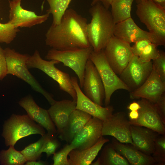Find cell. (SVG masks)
Segmentation results:
<instances>
[{
	"mask_svg": "<svg viewBox=\"0 0 165 165\" xmlns=\"http://www.w3.org/2000/svg\"><path fill=\"white\" fill-rule=\"evenodd\" d=\"M19 31L18 28L8 22L5 24L0 23V43H10Z\"/></svg>",
	"mask_w": 165,
	"mask_h": 165,
	"instance_id": "30",
	"label": "cell"
},
{
	"mask_svg": "<svg viewBox=\"0 0 165 165\" xmlns=\"http://www.w3.org/2000/svg\"><path fill=\"white\" fill-rule=\"evenodd\" d=\"M129 120H134L137 119L139 116L138 111H130L128 114Z\"/></svg>",
	"mask_w": 165,
	"mask_h": 165,
	"instance_id": "42",
	"label": "cell"
},
{
	"mask_svg": "<svg viewBox=\"0 0 165 165\" xmlns=\"http://www.w3.org/2000/svg\"><path fill=\"white\" fill-rule=\"evenodd\" d=\"M153 104L161 121L165 125V92L163 94L158 101Z\"/></svg>",
	"mask_w": 165,
	"mask_h": 165,
	"instance_id": "36",
	"label": "cell"
},
{
	"mask_svg": "<svg viewBox=\"0 0 165 165\" xmlns=\"http://www.w3.org/2000/svg\"><path fill=\"white\" fill-rule=\"evenodd\" d=\"M141 106L139 116L134 120H129L131 125L145 127L160 135L165 134V125L156 111L153 103L141 98L138 101Z\"/></svg>",
	"mask_w": 165,
	"mask_h": 165,
	"instance_id": "17",
	"label": "cell"
},
{
	"mask_svg": "<svg viewBox=\"0 0 165 165\" xmlns=\"http://www.w3.org/2000/svg\"><path fill=\"white\" fill-rule=\"evenodd\" d=\"M114 35L129 44L143 39H148L158 46L160 42L148 31L144 30L135 23L131 17L115 24Z\"/></svg>",
	"mask_w": 165,
	"mask_h": 165,
	"instance_id": "15",
	"label": "cell"
},
{
	"mask_svg": "<svg viewBox=\"0 0 165 165\" xmlns=\"http://www.w3.org/2000/svg\"><path fill=\"white\" fill-rule=\"evenodd\" d=\"M92 165H129L126 159L114 148L111 143L103 148L100 156Z\"/></svg>",
	"mask_w": 165,
	"mask_h": 165,
	"instance_id": "25",
	"label": "cell"
},
{
	"mask_svg": "<svg viewBox=\"0 0 165 165\" xmlns=\"http://www.w3.org/2000/svg\"><path fill=\"white\" fill-rule=\"evenodd\" d=\"M114 0H92L91 5L93 6L98 2H101L106 9H109L111 4Z\"/></svg>",
	"mask_w": 165,
	"mask_h": 165,
	"instance_id": "39",
	"label": "cell"
},
{
	"mask_svg": "<svg viewBox=\"0 0 165 165\" xmlns=\"http://www.w3.org/2000/svg\"><path fill=\"white\" fill-rule=\"evenodd\" d=\"M92 116L79 110L75 109L70 115L66 125L59 134V138L67 144L71 143L75 136Z\"/></svg>",
	"mask_w": 165,
	"mask_h": 165,
	"instance_id": "23",
	"label": "cell"
},
{
	"mask_svg": "<svg viewBox=\"0 0 165 165\" xmlns=\"http://www.w3.org/2000/svg\"><path fill=\"white\" fill-rule=\"evenodd\" d=\"M160 135L155 140L152 156L156 164L163 165L165 163V135Z\"/></svg>",
	"mask_w": 165,
	"mask_h": 165,
	"instance_id": "31",
	"label": "cell"
},
{
	"mask_svg": "<svg viewBox=\"0 0 165 165\" xmlns=\"http://www.w3.org/2000/svg\"><path fill=\"white\" fill-rule=\"evenodd\" d=\"M69 144H67L60 150L53 155V165H70L68 156L72 150Z\"/></svg>",
	"mask_w": 165,
	"mask_h": 165,
	"instance_id": "33",
	"label": "cell"
},
{
	"mask_svg": "<svg viewBox=\"0 0 165 165\" xmlns=\"http://www.w3.org/2000/svg\"><path fill=\"white\" fill-rule=\"evenodd\" d=\"M82 88L88 98L100 105H103L105 97L103 84L96 67L89 59L85 68Z\"/></svg>",
	"mask_w": 165,
	"mask_h": 165,
	"instance_id": "12",
	"label": "cell"
},
{
	"mask_svg": "<svg viewBox=\"0 0 165 165\" xmlns=\"http://www.w3.org/2000/svg\"><path fill=\"white\" fill-rule=\"evenodd\" d=\"M89 59L93 63L100 75L105 90V106L109 105L111 97L116 91L122 89L130 92V89L115 72L108 64L104 50L98 52L93 50Z\"/></svg>",
	"mask_w": 165,
	"mask_h": 165,
	"instance_id": "8",
	"label": "cell"
},
{
	"mask_svg": "<svg viewBox=\"0 0 165 165\" xmlns=\"http://www.w3.org/2000/svg\"><path fill=\"white\" fill-rule=\"evenodd\" d=\"M111 144L114 149L125 158L130 164L152 165L156 163L152 156L146 154L129 144L120 142L114 138Z\"/></svg>",
	"mask_w": 165,
	"mask_h": 165,
	"instance_id": "22",
	"label": "cell"
},
{
	"mask_svg": "<svg viewBox=\"0 0 165 165\" xmlns=\"http://www.w3.org/2000/svg\"><path fill=\"white\" fill-rule=\"evenodd\" d=\"M86 19L72 8L68 9L60 23L51 25L45 35L46 44L52 48L65 50L91 46L86 31Z\"/></svg>",
	"mask_w": 165,
	"mask_h": 165,
	"instance_id": "1",
	"label": "cell"
},
{
	"mask_svg": "<svg viewBox=\"0 0 165 165\" xmlns=\"http://www.w3.org/2000/svg\"><path fill=\"white\" fill-rule=\"evenodd\" d=\"M158 46L152 42L149 44L143 50L138 58L143 62L152 61L159 56L160 51L157 49Z\"/></svg>",
	"mask_w": 165,
	"mask_h": 165,
	"instance_id": "32",
	"label": "cell"
},
{
	"mask_svg": "<svg viewBox=\"0 0 165 165\" xmlns=\"http://www.w3.org/2000/svg\"><path fill=\"white\" fill-rule=\"evenodd\" d=\"M136 13L149 32L165 45V8L151 0H136Z\"/></svg>",
	"mask_w": 165,
	"mask_h": 165,
	"instance_id": "3",
	"label": "cell"
},
{
	"mask_svg": "<svg viewBox=\"0 0 165 165\" xmlns=\"http://www.w3.org/2000/svg\"><path fill=\"white\" fill-rule=\"evenodd\" d=\"M153 68L161 80L165 83V53L160 51L158 57L152 61Z\"/></svg>",
	"mask_w": 165,
	"mask_h": 165,
	"instance_id": "34",
	"label": "cell"
},
{
	"mask_svg": "<svg viewBox=\"0 0 165 165\" xmlns=\"http://www.w3.org/2000/svg\"><path fill=\"white\" fill-rule=\"evenodd\" d=\"M89 12L91 20L87 24L86 33L93 51L98 52L104 49L114 35L115 24L111 11L100 2L92 6Z\"/></svg>",
	"mask_w": 165,
	"mask_h": 165,
	"instance_id": "2",
	"label": "cell"
},
{
	"mask_svg": "<svg viewBox=\"0 0 165 165\" xmlns=\"http://www.w3.org/2000/svg\"><path fill=\"white\" fill-rule=\"evenodd\" d=\"M19 104L26 111L29 118L45 129L47 133L54 136L57 134L55 124L48 110L38 106L31 95H27L22 98Z\"/></svg>",
	"mask_w": 165,
	"mask_h": 165,
	"instance_id": "19",
	"label": "cell"
},
{
	"mask_svg": "<svg viewBox=\"0 0 165 165\" xmlns=\"http://www.w3.org/2000/svg\"><path fill=\"white\" fill-rule=\"evenodd\" d=\"M76 101L63 100L56 101L47 110L49 115L57 128L59 134L66 125L72 113L76 109Z\"/></svg>",
	"mask_w": 165,
	"mask_h": 165,
	"instance_id": "21",
	"label": "cell"
},
{
	"mask_svg": "<svg viewBox=\"0 0 165 165\" xmlns=\"http://www.w3.org/2000/svg\"><path fill=\"white\" fill-rule=\"evenodd\" d=\"M127 108L130 111H138L141 108V106L138 102L134 101L130 104Z\"/></svg>",
	"mask_w": 165,
	"mask_h": 165,
	"instance_id": "40",
	"label": "cell"
},
{
	"mask_svg": "<svg viewBox=\"0 0 165 165\" xmlns=\"http://www.w3.org/2000/svg\"><path fill=\"white\" fill-rule=\"evenodd\" d=\"M130 130L133 146L143 153L151 156L155 140L160 134L148 128L132 125Z\"/></svg>",
	"mask_w": 165,
	"mask_h": 165,
	"instance_id": "20",
	"label": "cell"
},
{
	"mask_svg": "<svg viewBox=\"0 0 165 165\" xmlns=\"http://www.w3.org/2000/svg\"><path fill=\"white\" fill-rule=\"evenodd\" d=\"M102 125L103 121L92 117L69 144L72 149H85L95 144L103 136Z\"/></svg>",
	"mask_w": 165,
	"mask_h": 165,
	"instance_id": "13",
	"label": "cell"
},
{
	"mask_svg": "<svg viewBox=\"0 0 165 165\" xmlns=\"http://www.w3.org/2000/svg\"><path fill=\"white\" fill-rule=\"evenodd\" d=\"M93 50L91 46L61 50L51 48L45 58L49 60L57 61L72 70L78 77L80 88H82L86 66Z\"/></svg>",
	"mask_w": 165,
	"mask_h": 165,
	"instance_id": "6",
	"label": "cell"
},
{
	"mask_svg": "<svg viewBox=\"0 0 165 165\" xmlns=\"http://www.w3.org/2000/svg\"><path fill=\"white\" fill-rule=\"evenodd\" d=\"M131 47L113 35L103 50L108 64L117 75L121 73L133 56Z\"/></svg>",
	"mask_w": 165,
	"mask_h": 165,
	"instance_id": "9",
	"label": "cell"
},
{
	"mask_svg": "<svg viewBox=\"0 0 165 165\" xmlns=\"http://www.w3.org/2000/svg\"><path fill=\"white\" fill-rule=\"evenodd\" d=\"M59 63L57 60L43 59L38 51L35 50L32 55L29 56L26 64L28 68H36L44 72L58 84L60 90L68 94L73 100L76 101V93L72 84L71 77L55 66V64Z\"/></svg>",
	"mask_w": 165,
	"mask_h": 165,
	"instance_id": "7",
	"label": "cell"
},
{
	"mask_svg": "<svg viewBox=\"0 0 165 165\" xmlns=\"http://www.w3.org/2000/svg\"><path fill=\"white\" fill-rule=\"evenodd\" d=\"M45 134L44 128L27 115L13 114L4 123L2 135L6 146H14L20 139L30 135Z\"/></svg>",
	"mask_w": 165,
	"mask_h": 165,
	"instance_id": "5",
	"label": "cell"
},
{
	"mask_svg": "<svg viewBox=\"0 0 165 165\" xmlns=\"http://www.w3.org/2000/svg\"><path fill=\"white\" fill-rule=\"evenodd\" d=\"M7 150L0 152V163L2 165H22L27 161L24 156L16 150L14 146H9Z\"/></svg>",
	"mask_w": 165,
	"mask_h": 165,
	"instance_id": "27",
	"label": "cell"
},
{
	"mask_svg": "<svg viewBox=\"0 0 165 165\" xmlns=\"http://www.w3.org/2000/svg\"><path fill=\"white\" fill-rule=\"evenodd\" d=\"M7 67L5 52L0 46V80H2L7 75Z\"/></svg>",
	"mask_w": 165,
	"mask_h": 165,
	"instance_id": "38",
	"label": "cell"
},
{
	"mask_svg": "<svg viewBox=\"0 0 165 165\" xmlns=\"http://www.w3.org/2000/svg\"><path fill=\"white\" fill-rule=\"evenodd\" d=\"M21 0L9 1L10 9L9 22L17 28H31L41 24L48 19L50 14L47 13L41 15H38L34 12L23 8L21 5Z\"/></svg>",
	"mask_w": 165,
	"mask_h": 165,
	"instance_id": "14",
	"label": "cell"
},
{
	"mask_svg": "<svg viewBox=\"0 0 165 165\" xmlns=\"http://www.w3.org/2000/svg\"><path fill=\"white\" fill-rule=\"evenodd\" d=\"M28 161L25 163L26 165H46L48 164V163L45 161L39 160L38 161Z\"/></svg>",
	"mask_w": 165,
	"mask_h": 165,
	"instance_id": "41",
	"label": "cell"
},
{
	"mask_svg": "<svg viewBox=\"0 0 165 165\" xmlns=\"http://www.w3.org/2000/svg\"><path fill=\"white\" fill-rule=\"evenodd\" d=\"M153 2L165 8V0H151Z\"/></svg>",
	"mask_w": 165,
	"mask_h": 165,
	"instance_id": "43",
	"label": "cell"
},
{
	"mask_svg": "<svg viewBox=\"0 0 165 165\" xmlns=\"http://www.w3.org/2000/svg\"></svg>",
	"mask_w": 165,
	"mask_h": 165,
	"instance_id": "44",
	"label": "cell"
},
{
	"mask_svg": "<svg viewBox=\"0 0 165 165\" xmlns=\"http://www.w3.org/2000/svg\"><path fill=\"white\" fill-rule=\"evenodd\" d=\"M134 0L113 1L111 5V12L115 24L131 17L132 6Z\"/></svg>",
	"mask_w": 165,
	"mask_h": 165,
	"instance_id": "26",
	"label": "cell"
},
{
	"mask_svg": "<svg viewBox=\"0 0 165 165\" xmlns=\"http://www.w3.org/2000/svg\"><path fill=\"white\" fill-rule=\"evenodd\" d=\"M71 81L77 95L76 109L85 112L103 121L112 114L114 110L112 106L109 105L103 107L96 104L88 98L82 92L76 77H71Z\"/></svg>",
	"mask_w": 165,
	"mask_h": 165,
	"instance_id": "16",
	"label": "cell"
},
{
	"mask_svg": "<svg viewBox=\"0 0 165 165\" xmlns=\"http://www.w3.org/2000/svg\"><path fill=\"white\" fill-rule=\"evenodd\" d=\"M151 42H152L149 39H143L134 43L131 47L133 54L138 57L144 49Z\"/></svg>",
	"mask_w": 165,
	"mask_h": 165,
	"instance_id": "37",
	"label": "cell"
},
{
	"mask_svg": "<svg viewBox=\"0 0 165 165\" xmlns=\"http://www.w3.org/2000/svg\"><path fill=\"white\" fill-rule=\"evenodd\" d=\"M4 50L7 75H12L24 81L33 90L42 94L51 105L53 104L56 101L52 96L43 88L28 70L26 63L30 55L20 53L9 47Z\"/></svg>",
	"mask_w": 165,
	"mask_h": 165,
	"instance_id": "4",
	"label": "cell"
},
{
	"mask_svg": "<svg viewBox=\"0 0 165 165\" xmlns=\"http://www.w3.org/2000/svg\"><path fill=\"white\" fill-rule=\"evenodd\" d=\"M60 145V143L56 138L55 136H52L48 138L45 142L42 149L41 152L46 153L47 157L48 158L56 152Z\"/></svg>",
	"mask_w": 165,
	"mask_h": 165,
	"instance_id": "35",
	"label": "cell"
},
{
	"mask_svg": "<svg viewBox=\"0 0 165 165\" xmlns=\"http://www.w3.org/2000/svg\"><path fill=\"white\" fill-rule=\"evenodd\" d=\"M109 140L103 136L91 147L82 150L72 149L68 154L70 165H89L96 158L104 145Z\"/></svg>",
	"mask_w": 165,
	"mask_h": 165,
	"instance_id": "24",
	"label": "cell"
},
{
	"mask_svg": "<svg viewBox=\"0 0 165 165\" xmlns=\"http://www.w3.org/2000/svg\"><path fill=\"white\" fill-rule=\"evenodd\" d=\"M130 125L125 112L113 113L103 121L102 135L111 136L120 142L133 146L130 130Z\"/></svg>",
	"mask_w": 165,
	"mask_h": 165,
	"instance_id": "11",
	"label": "cell"
},
{
	"mask_svg": "<svg viewBox=\"0 0 165 165\" xmlns=\"http://www.w3.org/2000/svg\"><path fill=\"white\" fill-rule=\"evenodd\" d=\"M49 5L47 13L53 17L51 25L58 24L72 0H46Z\"/></svg>",
	"mask_w": 165,
	"mask_h": 165,
	"instance_id": "28",
	"label": "cell"
},
{
	"mask_svg": "<svg viewBox=\"0 0 165 165\" xmlns=\"http://www.w3.org/2000/svg\"><path fill=\"white\" fill-rule=\"evenodd\" d=\"M153 68L152 61L143 62L134 55L120 75V79L128 86L130 92L140 87L146 80Z\"/></svg>",
	"mask_w": 165,
	"mask_h": 165,
	"instance_id": "10",
	"label": "cell"
},
{
	"mask_svg": "<svg viewBox=\"0 0 165 165\" xmlns=\"http://www.w3.org/2000/svg\"><path fill=\"white\" fill-rule=\"evenodd\" d=\"M165 91V83L154 68L145 82L136 90L130 92L131 99H144L155 103Z\"/></svg>",
	"mask_w": 165,
	"mask_h": 165,
	"instance_id": "18",
	"label": "cell"
},
{
	"mask_svg": "<svg viewBox=\"0 0 165 165\" xmlns=\"http://www.w3.org/2000/svg\"><path fill=\"white\" fill-rule=\"evenodd\" d=\"M54 136L48 133L42 136L37 141L31 144L21 151L27 161L36 160L39 159L42 153L41 150L45 141L49 138Z\"/></svg>",
	"mask_w": 165,
	"mask_h": 165,
	"instance_id": "29",
	"label": "cell"
}]
</instances>
